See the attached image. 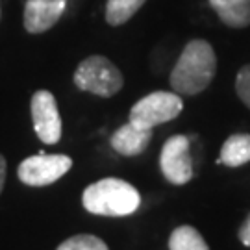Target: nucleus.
I'll return each mask as SVG.
<instances>
[{
    "label": "nucleus",
    "mask_w": 250,
    "mask_h": 250,
    "mask_svg": "<svg viewBox=\"0 0 250 250\" xmlns=\"http://www.w3.org/2000/svg\"><path fill=\"white\" fill-rule=\"evenodd\" d=\"M160 167L170 184L184 186L193 178V161L189 154V139L186 135H172L165 141L161 148Z\"/></svg>",
    "instance_id": "nucleus-7"
},
{
    "label": "nucleus",
    "mask_w": 250,
    "mask_h": 250,
    "mask_svg": "<svg viewBox=\"0 0 250 250\" xmlns=\"http://www.w3.org/2000/svg\"><path fill=\"white\" fill-rule=\"evenodd\" d=\"M0 15H2V9H0Z\"/></svg>",
    "instance_id": "nucleus-18"
},
{
    "label": "nucleus",
    "mask_w": 250,
    "mask_h": 250,
    "mask_svg": "<svg viewBox=\"0 0 250 250\" xmlns=\"http://www.w3.org/2000/svg\"><path fill=\"white\" fill-rule=\"evenodd\" d=\"M69 0H26L22 24L28 34H45L58 24Z\"/></svg>",
    "instance_id": "nucleus-8"
},
{
    "label": "nucleus",
    "mask_w": 250,
    "mask_h": 250,
    "mask_svg": "<svg viewBox=\"0 0 250 250\" xmlns=\"http://www.w3.org/2000/svg\"><path fill=\"white\" fill-rule=\"evenodd\" d=\"M250 161V134H233L224 141L219 163L241 167Z\"/></svg>",
    "instance_id": "nucleus-11"
},
{
    "label": "nucleus",
    "mask_w": 250,
    "mask_h": 250,
    "mask_svg": "<svg viewBox=\"0 0 250 250\" xmlns=\"http://www.w3.org/2000/svg\"><path fill=\"white\" fill-rule=\"evenodd\" d=\"M215 15L228 28L241 30L250 26V0H208Z\"/></svg>",
    "instance_id": "nucleus-10"
},
{
    "label": "nucleus",
    "mask_w": 250,
    "mask_h": 250,
    "mask_svg": "<svg viewBox=\"0 0 250 250\" xmlns=\"http://www.w3.org/2000/svg\"><path fill=\"white\" fill-rule=\"evenodd\" d=\"M6 170H8L6 158L0 154V193H2V189H4V184H6Z\"/></svg>",
    "instance_id": "nucleus-17"
},
{
    "label": "nucleus",
    "mask_w": 250,
    "mask_h": 250,
    "mask_svg": "<svg viewBox=\"0 0 250 250\" xmlns=\"http://www.w3.org/2000/svg\"><path fill=\"white\" fill-rule=\"evenodd\" d=\"M235 91L241 102L250 109V65H245L237 72L235 78Z\"/></svg>",
    "instance_id": "nucleus-15"
},
{
    "label": "nucleus",
    "mask_w": 250,
    "mask_h": 250,
    "mask_svg": "<svg viewBox=\"0 0 250 250\" xmlns=\"http://www.w3.org/2000/svg\"><path fill=\"white\" fill-rule=\"evenodd\" d=\"M72 80L80 91L93 93L104 99L117 95L125 85V78L119 67L111 60H107L106 56H99V54L82 60V63L74 71Z\"/></svg>",
    "instance_id": "nucleus-3"
},
{
    "label": "nucleus",
    "mask_w": 250,
    "mask_h": 250,
    "mask_svg": "<svg viewBox=\"0 0 250 250\" xmlns=\"http://www.w3.org/2000/svg\"><path fill=\"white\" fill-rule=\"evenodd\" d=\"M83 208L93 215H106V217H126L137 211L141 206L139 191L119 178H104L83 191L82 195Z\"/></svg>",
    "instance_id": "nucleus-2"
},
{
    "label": "nucleus",
    "mask_w": 250,
    "mask_h": 250,
    "mask_svg": "<svg viewBox=\"0 0 250 250\" xmlns=\"http://www.w3.org/2000/svg\"><path fill=\"white\" fill-rule=\"evenodd\" d=\"M239 239L245 247H250V215L247 217V221L243 223V226L239 228Z\"/></svg>",
    "instance_id": "nucleus-16"
},
{
    "label": "nucleus",
    "mask_w": 250,
    "mask_h": 250,
    "mask_svg": "<svg viewBox=\"0 0 250 250\" xmlns=\"http://www.w3.org/2000/svg\"><path fill=\"white\" fill-rule=\"evenodd\" d=\"M217 72V56L206 39H191L180 54L169 76L170 87L178 95H198L211 83Z\"/></svg>",
    "instance_id": "nucleus-1"
},
{
    "label": "nucleus",
    "mask_w": 250,
    "mask_h": 250,
    "mask_svg": "<svg viewBox=\"0 0 250 250\" xmlns=\"http://www.w3.org/2000/svg\"><path fill=\"white\" fill-rule=\"evenodd\" d=\"M152 139V130L148 128H141V126L134 125V123H126L111 134V148L119 152L121 156H137L145 152Z\"/></svg>",
    "instance_id": "nucleus-9"
},
{
    "label": "nucleus",
    "mask_w": 250,
    "mask_h": 250,
    "mask_svg": "<svg viewBox=\"0 0 250 250\" xmlns=\"http://www.w3.org/2000/svg\"><path fill=\"white\" fill-rule=\"evenodd\" d=\"M146 0H107L106 22L109 26H123L143 8Z\"/></svg>",
    "instance_id": "nucleus-12"
},
{
    "label": "nucleus",
    "mask_w": 250,
    "mask_h": 250,
    "mask_svg": "<svg viewBox=\"0 0 250 250\" xmlns=\"http://www.w3.org/2000/svg\"><path fill=\"white\" fill-rule=\"evenodd\" d=\"M72 167V160L65 154H37L21 161L19 180L32 188L50 186L65 176Z\"/></svg>",
    "instance_id": "nucleus-5"
},
{
    "label": "nucleus",
    "mask_w": 250,
    "mask_h": 250,
    "mask_svg": "<svg viewBox=\"0 0 250 250\" xmlns=\"http://www.w3.org/2000/svg\"><path fill=\"white\" fill-rule=\"evenodd\" d=\"M32 121L37 137L45 145H56L62 139V115L50 91L39 89L32 95Z\"/></svg>",
    "instance_id": "nucleus-6"
},
{
    "label": "nucleus",
    "mask_w": 250,
    "mask_h": 250,
    "mask_svg": "<svg viewBox=\"0 0 250 250\" xmlns=\"http://www.w3.org/2000/svg\"><path fill=\"white\" fill-rule=\"evenodd\" d=\"M169 250H209L204 237L193 226H178L169 237Z\"/></svg>",
    "instance_id": "nucleus-13"
},
{
    "label": "nucleus",
    "mask_w": 250,
    "mask_h": 250,
    "mask_svg": "<svg viewBox=\"0 0 250 250\" xmlns=\"http://www.w3.org/2000/svg\"><path fill=\"white\" fill-rule=\"evenodd\" d=\"M58 250H109L107 245L102 239L95 237V235H87V233H82V235H74L69 237L58 247Z\"/></svg>",
    "instance_id": "nucleus-14"
},
{
    "label": "nucleus",
    "mask_w": 250,
    "mask_h": 250,
    "mask_svg": "<svg viewBox=\"0 0 250 250\" xmlns=\"http://www.w3.org/2000/svg\"><path fill=\"white\" fill-rule=\"evenodd\" d=\"M182 109H184V102L178 93L154 91L135 102L134 107L130 109V123L152 130L158 125L176 119L182 113Z\"/></svg>",
    "instance_id": "nucleus-4"
}]
</instances>
